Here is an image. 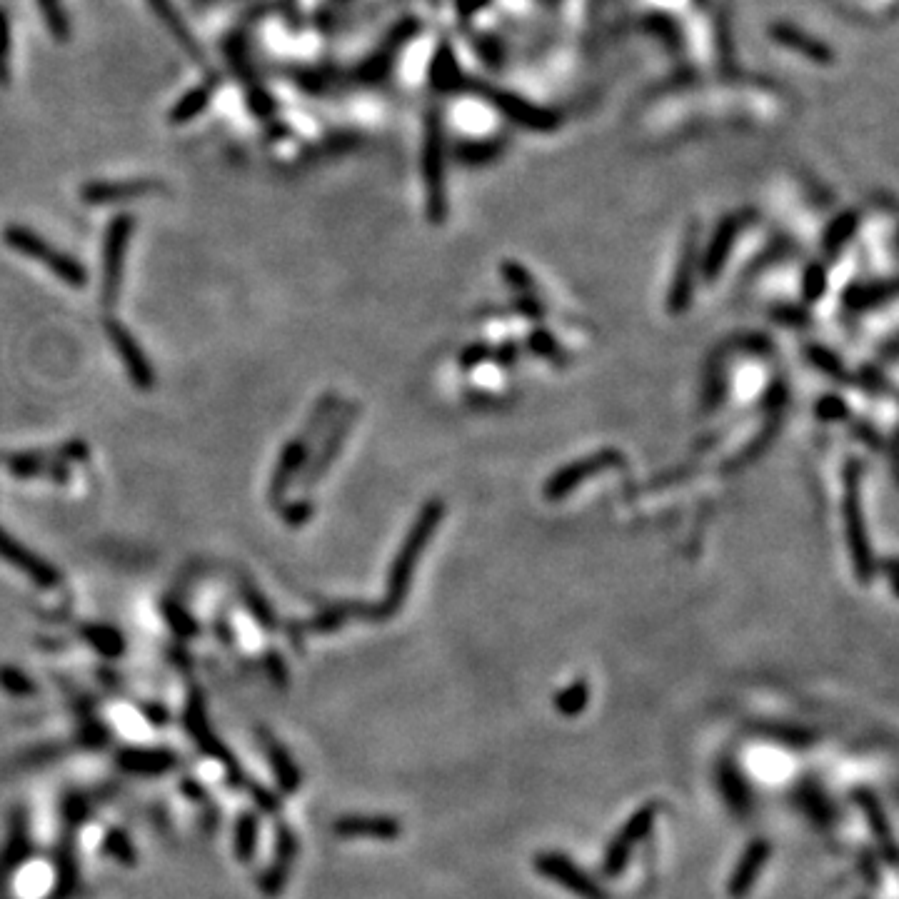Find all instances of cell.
<instances>
[{"label":"cell","instance_id":"obj_1","mask_svg":"<svg viewBox=\"0 0 899 899\" xmlns=\"http://www.w3.org/2000/svg\"><path fill=\"white\" fill-rule=\"evenodd\" d=\"M3 240L8 248L15 250V253H23L28 255V258L43 263L50 273L58 275L65 285H70V288L80 290L88 285V270H85L73 255L63 253V250H55L48 240L40 238V235L33 233L30 228H23V225H8V228L3 230Z\"/></svg>","mask_w":899,"mask_h":899},{"label":"cell","instance_id":"obj_2","mask_svg":"<svg viewBox=\"0 0 899 899\" xmlns=\"http://www.w3.org/2000/svg\"><path fill=\"white\" fill-rule=\"evenodd\" d=\"M88 445L83 440H70L55 450H28V452H0V465L8 467L18 477L48 475L55 482H68V462L85 460Z\"/></svg>","mask_w":899,"mask_h":899},{"label":"cell","instance_id":"obj_3","mask_svg":"<svg viewBox=\"0 0 899 899\" xmlns=\"http://www.w3.org/2000/svg\"><path fill=\"white\" fill-rule=\"evenodd\" d=\"M135 220L130 213H120L110 220L108 233H105V248H103V290H100V300H103L105 313L110 315V310L115 308L120 295V285H123V268H125V253H128L130 235H133Z\"/></svg>","mask_w":899,"mask_h":899},{"label":"cell","instance_id":"obj_4","mask_svg":"<svg viewBox=\"0 0 899 899\" xmlns=\"http://www.w3.org/2000/svg\"><path fill=\"white\" fill-rule=\"evenodd\" d=\"M535 870L540 872L542 877H547L550 882L555 885L565 887L567 892L577 895L580 899H612L610 892L600 885L592 875H587L582 867H577L575 862L570 860L567 855H560V852H542V855H535Z\"/></svg>","mask_w":899,"mask_h":899},{"label":"cell","instance_id":"obj_5","mask_svg":"<svg viewBox=\"0 0 899 899\" xmlns=\"http://www.w3.org/2000/svg\"><path fill=\"white\" fill-rule=\"evenodd\" d=\"M655 820H657L655 802H650V805H645V807H640V810L632 812L630 820H627L625 827H622V830L612 837L610 847H607L605 865H602L605 877H617L625 872L627 862H630V857H632V850H635V847L640 845L647 835H650Z\"/></svg>","mask_w":899,"mask_h":899},{"label":"cell","instance_id":"obj_6","mask_svg":"<svg viewBox=\"0 0 899 899\" xmlns=\"http://www.w3.org/2000/svg\"><path fill=\"white\" fill-rule=\"evenodd\" d=\"M105 333H108L110 343L118 350L120 360H123L125 370H128L130 380L138 390H150L155 385V373L153 365L145 358L143 348L138 345V340L125 330V325L120 320H115L113 315H105Z\"/></svg>","mask_w":899,"mask_h":899},{"label":"cell","instance_id":"obj_7","mask_svg":"<svg viewBox=\"0 0 899 899\" xmlns=\"http://www.w3.org/2000/svg\"><path fill=\"white\" fill-rule=\"evenodd\" d=\"M163 188L165 185L160 183L158 178H133V180H120V183L93 180V183H85L83 188L78 190V195L85 205H115L145 198V195H155Z\"/></svg>","mask_w":899,"mask_h":899},{"label":"cell","instance_id":"obj_8","mask_svg":"<svg viewBox=\"0 0 899 899\" xmlns=\"http://www.w3.org/2000/svg\"><path fill=\"white\" fill-rule=\"evenodd\" d=\"M145 3H148L150 13L158 18V23L168 30L170 38H173L175 43L185 50V55H188V58L198 65V68L208 70V63H205L208 58H205L203 45L198 43V38H195L193 30L188 28V23L183 20V15L178 13V8L173 5V0H145Z\"/></svg>","mask_w":899,"mask_h":899},{"label":"cell","instance_id":"obj_9","mask_svg":"<svg viewBox=\"0 0 899 899\" xmlns=\"http://www.w3.org/2000/svg\"><path fill=\"white\" fill-rule=\"evenodd\" d=\"M772 857V845L765 840V837H757L747 845V850L742 852L740 862L735 865L732 870L730 882H727V892H730L732 899H742L747 897V892L755 887L757 877L762 875V870L767 867Z\"/></svg>","mask_w":899,"mask_h":899},{"label":"cell","instance_id":"obj_10","mask_svg":"<svg viewBox=\"0 0 899 899\" xmlns=\"http://www.w3.org/2000/svg\"><path fill=\"white\" fill-rule=\"evenodd\" d=\"M0 557H3L5 562H10L13 567H18V570H23L35 585L40 587L60 585V572L55 570L53 565H48L43 557L25 550V547L20 545V542H15L5 530H0Z\"/></svg>","mask_w":899,"mask_h":899},{"label":"cell","instance_id":"obj_11","mask_svg":"<svg viewBox=\"0 0 899 899\" xmlns=\"http://www.w3.org/2000/svg\"><path fill=\"white\" fill-rule=\"evenodd\" d=\"M308 440H310V435H305V433L298 435L295 440H290L288 448L280 452V460H278V465H275L273 480H270V490H268L273 507H280V502H283L290 482H293L295 477H298V472L303 470L305 457H308Z\"/></svg>","mask_w":899,"mask_h":899},{"label":"cell","instance_id":"obj_12","mask_svg":"<svg viewBox=\"0 0 899 899\" xmlns=\"http://www.w3.org/2000/svg\"><path fill=\"white\" fill-rule=\"evenodd\" d=\"M220 85H223L220 75L208 70V78H205L203 83H198L195 88H190L188 93H183L178 100H175L173 108L168 110V123L175 125V128H178V125L193 123L200 113L208 110L210 100H213L215 90H218Z\"/></svg>","mask_w":899,"mask_h":899},{"label":"cell","instance_id":"obj_13","mask_svg":"<svg viewBox=\"0 0 899 899\" xmlns=\"http://www.w3.org/2000/svg\"><path fill=\"white\" fill-rule=\"evenodd\" d=\"M852 797H855V802L862 807V812H865L867 825H870V830H872V835H875V840L880 842V852H882V855H885V862L890 867H895L897 847H895V837H892V827H890V822H887V815H885V807H882V802L877 800L875 792L865 790V787H862V790L852 792Z\"/></svg>","mask_w":899,"mask_h":899},{"label":"cell","instance_id":"obj_14","mask_svg":"<svg viewBox=\"0 0 899 899\" xmlns=\"http://www.w3.org/2000/svg\"><path fill=\"white\" fill-rule=\"evenodd\" d=\"M335 830L345 837L370 835L380 837V840H395L403 832V825L393 817H348V820L338 822Z\"/></svg>","mask_w":899,"mask_h":899},{"label":"cell","instance_id":"obj_15","mask_svg":"<svg viewBox=\"0 0 899 899\" xmlns=\"http://www.w3.org/2000/svg\"><path fill=\"white\" fill-rule=\"evenodd\" d=\"M35 8L55 43L65 45L73 38V23H70V13L63 0H35Z\"/></svg>","mask_w":899,"mask_h":899},{"label":"cell","instance_id":"obj_16","mask_svg":"<svg viewBox=\"0 0 899 899\" xmlns=\"http://www.w3.org/2000/svg\"><path fill=\"white\" fill-rule=\"evenodd\" d=\"M350 423H353V420H350V415H348V418H343V423H340L338 428H335L333 433H330L328 443H325V448H323V452H320V455H318V460H315L313 465L308 467V472H305V477H303V490H310V487L318 485L320 477L325 475V470H328L330 462H333L335 452H338L340 445H343V438H345V433H348Z\"/></svg>","mask_w":899,"mask_h":899},{"label":"cell","instance_id":"obj_17","mask_svg":"<svg viewBox=\"0 0 899 899\" xmlns=\"http://www.w3.org/2000/svg\"><path fill=\"white\" fill-rule=\"evenodd\" d=\"M587 700H590V687L587 682L577 680L555 697V710L565 717H575L585 710Z\"/></svg>","mask_w":899,"mask_h":899},{"label":"cell","instance_id":"obj_18","mask_svg":"<svg viewBox=\"0 0 899 899\" xmlns=\"http://www.w3.org/2000/svg\"><path fill=\"white\" fill-rule=\"evenodd\" d=\"M10 53H13V28H10V13L0 5V88H8L13 80L10 68Z\"/></svg>","mask_w":899,"mask_h":899},{"label":"cell","instance_id":"obj_19","mask_svg":"<svg viewBox=\"0 0 899 899\" xmlns=\"http://www.w3.org/2000/svg\"><path fill=\"white\" fill-rule=\"evenodd\" d=\"M243 595H245V602H248L250 610H253L255 617H258L260 625L268 627V630H273L275 617H273V610L268 607V602H265V597L260 595L253 585H243Z\"/></svg>","mask_w":899,"mask_h":899},{"label":"cell","instance_id":"obj_20","mask_svg":"<svg viewBox=\"0 0 899 899\" xmlns=\"http://www.w3.org/2000/svg\"><path fill=\"white\" fill-rule=\"evenodd\" d=\"M83 632L90 637V642H93V645L98 647V650L108 652V655H113V652H110V647H108V642L115 647V650H120V647H123V642H120L118 632H113V630H110V627H83Z\"/></svg>","mask_w":899,"mask_h":899},{"label":"cell","instance_id":"obj_21","mask_svg":"<svg viewBox=\"0 0 899 899\" xmlns=\"http://www.w3.org/2000/svg\"><path fill=\"white\" fill-rule=\"evenodd\" d=\"M310 512H313V507H310L308 502H305V500L303 502H295V505L285 507V520H288V525L298 527V525H303V522H308Z\"/></svg>","mask_w":899,"mask_h":899}]
</instances>
